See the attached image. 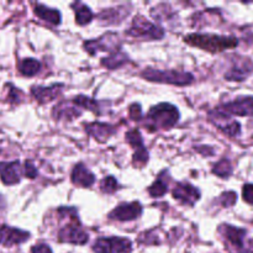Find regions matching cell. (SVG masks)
Instances as JSON below:
<instances>
[{
  "label": "cell",
  "instance_id": "1",
  "mask_svg": "<svg viewBox=\"0 0 253 253\" xmlns=\"http://www.w3.org/2000/svg\"><path fill=\"white\" fill-rule=\"evenodd\" d=\"M184 41L190 46L198 47V48L212 52V53L222 52L227 48H234L239 44V40L236 37L219 36V35L212 34H190L184 37Z\"/></svg>",
  "mask_w": 253,
  "mask_h": 253
},
{
  "label": "cell",
  "instance_id": "2",
  "mask_svg": "<svg viewBox=\"0 0 253 253\" xmlns=\"http://www.w3.org/2000/svg\"><path fill=\"white\" fill-rule=\"evenodd\" d=\"M146 119H147L148 127L168 130V128H172L178 123L179 111L172 104L162 103L153 106L148 111Z\"/></svg>",
  "mask_w": 253,
  "mask_h": 253
},
{
  "label": "cell",
  "instance_id": "3",
  "mask_svg": "<svg viewBox=\"0 0 253 253\" xmlns=\"http://www.w3.org/2000/svg\"><path fill=\"white\" fill-rule=\"evenodd\" d=\"M141 77L150 82H157V83H167L173 85H188L193 83L194 77L193 74L187 72L178 71H160V69L147 68L141 73Z\"/></svg>",
  "mask_w": 253,
  "mask_h": 253
},
{
  "label": "cell",
  "instance_id": "4",
  "mask_svg": "<svg viewBox=\"0 0 253 253\" xmlns=\"http://www.w3.org/2000/svg\"><path fill=\"white\" fill-rule=\"evenodd\" d=\"M126 35L131 37H137V39L161 40L165 36V31L162 30V27L157 26L153 22L148 21L143 16L138 15L132 20V25L126 31Z\"/></svg>",
  "mask_w": 253,
  "mask_h": 253
},
{
  "label": "cell",
  "instance_id": "5",
  "mask_svg": "<svg viewBox=\"0 0 253 253\" xmlns=\"http://www.w3.org/2000/svg\"><path fill=\"white\" fill-rule=\"evenodd\" d=\"M132 244L124 237H110V239L96 240L93 246L95 253H130Z\"/></svg>",
  "mask_w": 253,
  "mask_h": 253
},
{
  "label": "cell",
  "instance_id": "6",
  "mask_svg": "<svg viewBox=\"0 0 253 253\" xmlns=\"http://www.w3.org/2000/svg\"><path fill=\"white\" fill-rule=\"evenodd\" d=\"M88 235L81 227L78 217L72 220L68 225L62 227L58 232V241L59 242H68V244L74 245H84L88 241Z\"/></svg>",
  "mask_w": 253,
  "mask_h": 253
},
{
  "label": "cell",
  "instance_id": "7",
  "mask_svg": "<svg viewBox=\"0 0 253 253\" xmlns=\"http://www.w3.org/2000/svg\"><path fill=\"white\" fill-rule=\"evenodd\" d=\"M219 111L226 115L237 116H253V96H242L230 103L222 104Z\"/></svg>",
  "mask_w": 253,
  "mask_h": 253
},
{
  "label": "cell",
  "instance_id": "8",
  "mask_svg": "<svg viewBox=\"0 0 253 253\" xmlns=\"http://www.w3.org/2000/svg\"><path fill=\"white\" fill-rule=\"evenodd\" d=\"M22 174H24V168L21 167L19 161L0 162V180L5 185L19 184Z\"/></svg>",
  "mask_w": 253,
  "mask_h": 253
},
{
  "label": "cell",
  "instance_id": "9",
  "mask_svg": "<svg viewBox=\"0 0 253 253\" xmlns=\"http://www.w3.org/2000/svg\"><path fill=\"white\" fill-rule=\"evenodd\" d=\"M210 120L222 131V132L226 133L230 137H236V136L240 135L241 132V126L237 121L231 120L229 118V115L221 113L216 109L215 111H211L210 113Z\"/></svg>",
  "mask_w": 253,
  "mask_h": 253
},
{
  "label": "cell",
  "instance_id": "10",
  "mask_svg": "<svg viewBox=\"0 0 253 253\" xmlns=\"http://www.w3.org/2000/svg\"><path fill=\"white\" fill-rule=\"evenodd\" d=\"M142 214V207L140 203H124L116 207L113 211L109 214L111 220H119V221H131L137 219Z\"/></svg>",
  "mask_w": 253,
  "mask_h": 253
},
{
  "label": "cell",
  "instance_id": "11",
  "mask_svg": "<svg viewBox=\"0 0 253 253\" xmlns=\"http://www.w3.org/2000/svg\"><path fill=\"white\" fill-rule=\"evenodd\" d=\"M30 239V234L24 230L10 227L7 225L0 226V245L6 247L21 245Z\"/></svg>",
  "mask_w": 253,
  "mask_h": 253
},
{
  "label": "cell",
  "instance_id": "12",
  "mask_svg": "<svg viewBox=\"0 0 253 253\" xmlns=\"http://www.w3.org/2000/svg\"><path fill=\"white\" fill-rule=\"evenodd\" d=\"M173 198L183 204H187L193 207L198 199L200 198V192L195 187H193L189 183H178L172 192Z\"/></svg>",
  "mask_w": 253,
  "mask_h": 253
},
{
  "label": "cell",
  "instance_id": "13",
  "mask_svg": "<svg viewBox=\"0 0 253 253\" xmlns=\"http://www.w3.org/2000/svg\"><path fill=\"white\" fill-rule=\"evenodd\" d=\"M119 43V37L115 34H106L104 36H101L100 39L96 40V41H88L84 43L86 51L89 53L94 54L96 49H101V51H113L116 52L119 51L118 48Z\"/></svg>",
  "mask_w": 253,
  "mask_h": 253
},
{
  "label": "cell",
  "instance_id": "14",
  "mask_svg": "<svg viewBox=\"0 0 253 253\" xmlns=\"http://www.w3.org/2000/svg\"><path fill=\"white\" fill-rule=\"evenodd\" d=\"M219 232L222 235L225 240L235 249H242L244 247V240L246 236V230L239 229V227L230 226V225H221Z\"/></svg>",
  "mask_w": 253,
  "mask_h": 253
},
{
  "label": "cell",
  "instance_id": "15",
  "mask_svg": "<svg viewBox=\"0 0 253 253\" xmlns=\"http://www.w3.org/2000/svg\"><path fill=\"white\" fill-rule=\"evenodd\" d=\"M71 180L73 184L78 185V187L83 188H89L94 184L95 182V175L83 165V163H79L72 170Z\"/></svg>",
  "mask_w": 253,
  "mask_h": 253
},
{
  "label": "cell",
  "instance_id": "16",
  "mask_svg": "<svg viewBox=\"0 0 253 253\" xmlns=\"http://www.w3.org/2000/svg\"><path fill=\"white\" fill-rule=\"evenodd\" d=\"M62 84H54L51 86H32L31 94L40 104H46L48 101L54 100L62 90Z\"/></svg>",
  "mask_w": 253,
  "mask_h": 253
},
{
  "label": "cell",
  "instance_id": "17",
  "mask_svg": "<svg viewBox=\"0 0 253 253\" xmlns=\"http://www.w3.org/2000/svg\"><path fill=\"white\" fill-rule=\"evenodd\" d=\"M130 14V10L126 6L114 7V9H105L98 15L99 21L101 25H116L124 21L127 15Z\"/></svg>",
  "mask_w": 253,
  "mask_h": 253
},
{
  "label": "cell",
  "instance_id": "18",
  "mask_svg": "<svg viewBox=\"0 0 253 253\" xmlns=\"http://www.w3.org/2000/svg\"><path fill=\"white\" fill-rule=\"evenodd\" d=\"M253 72V64L252 62L246 61V59H242V61L237 62L226 74H225V78L227 81H245L247 77L250 76Z\"/></svg>",
  "mask_w": 253,
  "mask_h": 253
},
{
  "label": "cell",
  "instance_id": "19",
  "mask_svg": "<svg viewBox=\"0 0 253 253\" xmlns=\"http://www.w3.org/2000/svg\"><path fill=\"white\" fill-rule=\"evenodd\" d=\"M86 132L90 136H93L95 140L104 142V141L108 140L110 136H113L115 133V127L108 124H101V123H93L85 125Z\"/></svg>",
  "mask_w": 253,
  "mask_h": 253
},
{
  "label": "cell",
  "instance_id": "20",
  "mask_svg": "<svg viewBox=\"0 0 253 253\" xmlns=\"http://www.w3.org/2000/svg\"><path fill=\"white\" fill-rule=\"evenodd\" d=\"M79 109L81 108L77 106L73 101H72V104L68 103V101H63V103L58 104V105L53 109L52 115H53V118L57 119V120H62V119L73 120L74 118L81 116L82 111L79 110Z\"/></svg>",
  "mask_w": 253,
  "mask_h": 253
},
{
  "label": "cell",
  "instance_id": "21",
  "mask_svg": "<svg viewBox=\"0 0 253 253\" xmlns=\"http://www.w3.org/2000/svg\"><path fill=\"white\" fill-rule=\"evenodd\" d=\"M35 14L40 17V19L44 20L47 22H51L53 25L61 24V12L56 9H49V7L44 6L42 4H37L35 6Z\"/></svg>",
  "mask_w": 253,
  "mask_h": 253
},
{
  "label": "cell",
  "instance_id": "22",
  "mask_svg": "<svg viewBox=\"0 0 253 253\" xmlns=\"http://www.w3.org/2000/svg\"><path fill=\"white\" fill-rule=\"evenodd\" d=\"M17 68H19L20 74H22L24 77H34L40 72L41 64L35 58H25L19 62Z\"/></svg>",
  "mask_w": 253,
  "mask_h": 253
},
{
  "label": "cell",
  "instance_id": "23",
  "mask_svg": "<svg viewBox=\"0 0 253 253\" xmlns=\"http://www.w3.org/2000/svg\"><path fill=\"white\" fill-rule=\"evenodd\" d=\"M72 6L76 9L74 12H76L77 24L84 26V25L89 24L93 20V12H91V10L85 4H83L81 1H76L74 4H72Z\"/></svg>",
  "mask_w": 253,
  "mask_h": 253
},
{
  "label": "cell",
  "instance_id": "24",
  "mask_svg": "<svg viewBox=\"0 0 253 253\" xmlns=\"http://www.w3.org/2000/svg\"><path fill=\"white\" fill-rule=\"evenodd\" d=\"M128 61V57L125 53H123L121 51L111 52V54L109 57H105L101 61V64L104 67H106L108 69H116L119 67H123L126 62Z\"/></svg>",
  "mask_w": 253,
  "mask_h": 253
},
{
  "label": "cell",
  "instance_id": "25",
  "mask_svg": "<svg viewBox=\"0 0 253 253\" xmlns=\"http://www.w3.org/2000/svg\"><path fill=\"white\" fill-rule=\"evenodd\" d=\"M74 104L77 106H79L81 109H86V110H90L94 111V113L98 114L99 113V106L96 101H94L93 99L88 98V96H84V95H78L73 99Z\"/></svg>",
  "mask_w": 253,
  "mask_h": 253
},
{
  "label": "cell",
  "instance_id": "26",
  "mask_svg": "<svg viewBox=\"0 0 253 253\" xmlns=\"http://www.w3.org/2000/svg\"><path fill=\"white\" fill-rule=\"evenodd\" d=\"M214 174L219 175L221 178H227L229 175H231L232 173V166L230 163L229 160H221L220 162H217L216 165L214 166V169H212Z\"/></svg>",
  "mask_w": 253,
  "mask_h": 253
},
{
  "label": "cell",
  "instance_id": "27",
  "mask_svg": "<svg viewBox=\"0 0 253 253\" xmlns=\"http://www.w3.org/2000/svg\"><path fill=\"white\" fill-rule=\"evenodd\" d=\"M167 190H168L167 184H166L162 179H157L152 185H151L150 189H148V193H150L151 197L160 198V197H163V195L167 193Z\"/></svg>",
  "mask_w": 253,
  "mask_h": 253
},
{
  "label": "cell",
  "instance_id": "28",
  "mask_svg": "<svg viewBox=\"0 0 253 253\" xmlns=\"http://www.w3.org/2000/svg\"><path fill=\"white\" fill-rule=\"evenodd\" d=\"M126 140L127 142L130 143V146H132L135 150H138V148L145 147L143 146V141H142V136H141L140 131L138 130H131L126 133Z\"/></svg>",
  "mask_w": 253,
  "mask_h": 253
},
{
  "label": "cell",
  "instance_id": "29",
  "mask_svg": "<svg viewBox=\"0 0 253 253\" xmlns=\"http://www.w3.org/2000/svg\"><path fill=\"white\" fill-rule=\"evenodd\" d=\"M100 189L103 190L104 193H108V194H111V193L116 192L119 189V183L118 180L114 177H106L105 179L101 180Z\"/></svg>",
  "mask_w": 253,
  "mask_h": 253
},
{
  "label": "cell",
  "instance_id": "30",
  "mask_svg": "<svg viewBox=\"0 0 253 253\" xmlns=\"http://www.w3.org/2000/svg\"><path fill=\"white\" fill-rule=\"evenodd\" d=\"M147 161H148V152L146 151L145 147L136 150L135 155H133V163H135V166L142 167V166H145L146 163H147Z\"/></svg>",
  "mask_w": 253,
  "mask_h": 253
},
{
  "label": "cell",
  "instance_id": "31",
  "mask_svg": "<svg viewBox=\"0 0 253 253\" xmlns=\"http://www.w3.org/2000/svg\"><path fill=\"white\" fill-rule=\"evenodd\" d=\"M236 200H237V194L235 192H226L220 197V202H221L222 207L225 208L234 207Z\"/></svg>",
  "mask_w": 253,
  "mask_h": 253
},
{
  "label": "cell",
  "instance_id": "32",
  "mask_svg": "<svg viewBox=\"0 0 253 253\" xmlns=\"http://www.w3.org/2000/svg\"><path fill=\"white\" fill-rule=\"evenodd\" d=\"M39 172H37L36 167L34 166V163L31 161H26L24 165V175L25 177L30 178V179H35L37 177Z\"/></svg>",
  "mask_w": 253,
  "mask_h": 253
},
{
  "label": "cell",
  "instance_id": "33",
  "mask_svg": "<svg viewBox=\"0 0 253 253\" xmlns=\"http://www.w3.org/2000/svg\"><path fill=\"white\" fill-rule=\"evenodd\" d=\"M242 197H244L245 202L253 205V184L244 185V189H242Z\"/></svg>",
  "mask_w": 253,
  "mask_h": 253
},
{
  "label": "cell",
  "instance_id": "34",
  "mask_svg": "<svg viewBox=\"0 0 253 253\" xmlns=\"http://www.w3.org/2000/svg\"><path fill=\"white\" fill-rule=\"evenodd\" d=\"M21 96H22V93L17 88H15V86H11V89H10L9 91V96H7V99H9L10 103L12 104H17L21 101Z\"/></svg>",
  "mask_w": 253,
  "mask_h": 253
},
{
  "label": "cell",
  "instance_id": "35",
  "mask_svg": "<svg viewBox=\"0 0 253 253\" xmlns=\"http://www.w3.org/2000/svg\"><path fill=\"white\" fill-rule=\"evenodd\" d=\"M130 118L132 120H141V118H142V110H141V106L138 104H132L130 106Z\"/></svg>",
  "mask_w": 253,
  "mask_h": 253
},
{
  "label": "cell",
  "instance_id": "36",
  "mask_svg": "<svg viewBox=\"0 0 253 253\" xmlns=\"http://www.w3.org/2000/svg\"><path fill=\"white\" fill-rule=\"evenodd\" d=\"M31 253H52V250L47 245L40 244L31 249Z\"/></svg>",
  "mask_w": 253,
  "mask_h": 253
},
{
  "label": "cell",
  "instance_id": "37",
  "mask_svg": "<svg viewBox=\"0 0 253 253\" xmlns=\"http://www.w3.org/2000/svg\"><path fill=\"white\" fill-rule=\"evenodd\" d=\"M247 253H253V239L250 240L249 249H247Z\"/></svg>",
  "mask_w": 253,
  "mask_h": 253
}]
</instances>
